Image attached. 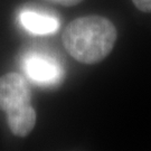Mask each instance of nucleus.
Segmentation results:
<instances>
[{
  "label": "nucleus",
  "mask_w": 151,
  "mask_h": 151,
  "mask_svg": "<svg viewBox=\"0 0 151 151\" xmlns=\"http://www.w3.org/2000/svg\"><path fill=\"white\" fill-rule=\"evenodd\" d=\"M118 30L110 19L99 15L76 18L66 26L62 43L68 54L82 64L100 63L112 52Z\"/></svg>",
  "instance_id": "1"
},
{
  "label": "nucleus",
  "mask_w": 151,
  "mask_h": 151,
  "mask_svg": "<svg viewBox=\"0 0 151 151\" xmlns=\"http://www.w3.org/2000/svg\"><path fill=\"white\" fill-rule=\"evenodd\" d=\"M0 110L7 114V122L14 135L25 138L32 132L37 115L25 77L17 73L0 77Z\"/></svg>",
  "instance_id": "2"
},
{
  "label": "nucleus",
  "mask_w": 151,
  "mask_h": 151,
  "mask_svg": "<svg viewBox=\"0 0 151 151\" xmlns=\"http://www.w3.org/2000/svg\"><path fill=\"white\" fill-rule=\"evenodd\" d=\"M22 66L28 77L42 85L57 83L63 74L60 66L54 58L40 53H30L25 56Z\"/></svg>",
  "instance_id": "3"
},
{
  "label": "nucleus",
  "mask_w": 151,
  "mask_h": 151,
  "mask_svg": "<svg viewBox=\"0 0 151 151\" xmlns=\"http://www.w3.org/2000/svg\"><path fill=\"white\" fill-rule=\"evenodd\" d=\"M20 22L25 29L36 35L53 34L60 28V20L56 17L35 10L22 11Z\"/></svg>",
  "instance_id": "4"
},
{
  "label": "nucleus",
  "mask_w": 151,
  "mask_h": 151,
  "mask_svg": "<svg viewBox=\"0 0 151 151\" xmlns=\"http://www.w3.org/2000/svg\"><path fill=\"white\" fill-rule=\"evenodd\" d=\"M132 2L142 12H151V0H132Z\"/></svg>",
  "instance_id": "5"
},
{
  "label": "nucleus",
  "mask_w": 151,
  "mask_h": 151,
  "mask_svg": "<svg viewBox=\"0 0 151 151\" xmlns=\"http://www.w3.org/2000/svg\"><path fill=\"white\" fill-rule=\"evenodd\" d=\"M46 1H48L50 4H55V5L64 6V7H72V6H75L82 2L83 0H46Z\"/></svg>",
  "instance_id": "6"
}]
</instances>
